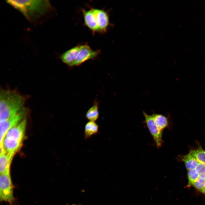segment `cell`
<instances>
[{"label": "cell", "mask_w": 205, "mask_h": 205, "mask_svg": "<svg viewBox=\"0 0 205 205\" xmlns=\"http://www.w3.org/2000/svg\"><path fill=\"white\" fill-rule=\"evenodd\" d=\"M6 2L19 11L34 25L43 23L52 18L56 13L48 0H6Z\"/></svg>", "instance_id": "obj_1"}, {"label": "cell", "mask_w": 205, "mask_h": 205, "mask_svg": "<svg viewBox=\"0 0 205 205\" xmlns=\"http://www.w3.org/2000/svg\"><path fill=\"white\" fill-rule=\"evenodd\" d=\"M28 96L22 95L16 89H1L0 121L6 120L21 112L26 107Z\"/></svg>", "instance_id": "obj_2"}, {"label": "cell", "mask_w": 205, "mask_h": 205, "mask_svg": "<svg viewBox=\"0 0 205 205\" xmlns=\"http://www.w3.org/2000/svg\"><path fill=\"white\" fill-rule=\"evenodd\" d=\"M14 186L11 177L10 170L0 174V201L8 202L9 205H14Z\"/></svg>", "instance_id": "obj_3"}, {"label": "cell", "mask_w": 205, "mask_h": 205, "mask_svg": "<svg viewBox=\"0 0 205 205\" xmlns=\"http://www.w3.org/2000/svg\"><path fill=\"white\" fill-rule=\"evenodd\" d=\"M28 112V109L27 108H26L17 114L6 120L0 121V144H2L8 130L26 118Z\"/></svg>", "instance_id": "obj_4"}, {"label": "cell", "mask_w": 205, "mask_h": 205, "mask_svg": "<svg viewBox=\"0 0 205 205\" xmlns=\"http://www.w3.org/2000/svg\"><path fill=\"white\" fill-rule=\"evenodd\" d=\"M143 114L146 126L155 142L157 147L159 148L162 145L163 142L162 138L163 131L158 127L152 114H148L144 112H143Z\"/></svg>", "instance_id": "obj_5"}, {"label": "cell", "mask_w": 205, "mask_h": 205, "mask_svg": "<svg viewBox=\"0 0 205 205\" xmlns=\"http://www.w3.org/2000/svg\"><path fill=\"white\" fill-rule=\"evenodd\" d=\"M100 52L99 50H92L87 43L81 45L77 58L71 67L78 66L88 60L95 59Z\"/></svg>", "instance_id": "obj_6"}, {"label": "cell", "mask_w": 205, "mask_h": 205, "mask_svg": "<svg viewBox=\"0 0 205 205\" xmlns=\"http://www.w3.org/2000/svg\"><path fill=\"white\" fill-rule=\"evenodd\" d=\"M26 125V118L10 128L5 137L22 142L25 136Z\"/></svg>", "instance_id": "obj_7"}, {"label": "cell", "mask_w": 205, "mask_h": 205, "mask_svg": "<svg viewBox=\"0 0 205 205\" xmlns=\"http://www.w3.org/2000/svg\"><path fill=\"white\" fill-rule=\"evenodd\" d=\"M95 14L99 28V32L104 33L106 32L110 25L109 17L107 11L104 10L92 8Z\"/></svg>", "instance_id": "obj_8"}, {"label": "cell", "mask_w": 205, "mask_h": 205, "mask_svg": "<svg viewBox=\"0 0 205 205\" xmlns=\"http://www.w3.org/2000/svg\"><path fill=\"white\" fill-rule=\"evenodd\" d=\"M85 25L93 33L99 32V28L95 14L92 8L89 9L82 10Z\"/></svg>", "instance_id": "obj_9"}, {"label": "cell", "mask_w": 205, "mask_h": 205, "mask_svg": "<svg viewBox=\"0 0 205 205\" xmlns=\"http://www.w3.org/2000/svg\"><path fill=\"white\" fill-rule=\"evenodd\" d=\"M22 142L5 137L0 145L3 146L4 150L13 156L21 148Z\"/></svg>", "instance_id": "obj_10"}, {"label": "cell", "mask_w": 205, "mask_h": 205, "mask_svg": "<svg viewBox=\"0 0 205 205\" xmlns=\"http://www.w3.org/2000/svg\"><path fill=\"white\" fill-rule=\"evenodd\" d=\"M81 44L75 46L66 51L60 56L62 61L68 66L71 67L76 60L79 53Z\"/></svg>", "instance_id": "obj_11"}, {"label": "cell", "mask_w": 205, "mask_h": 205, "mask_svg": "<svg viewBox=\"0 0 205 205\" xmlns=\"http://www.w3.org/2000/svg\"><path fill=\"white\" fill-rule=\"evenodd\" d=\"M13 156L5 151L0 155V174L5 172L9 170H10V165Z\"/></svg>", "instance_id": "obj_12"}, {"label": "cell", "mask_w": 205, "mask_h": 205, "mask_svg": "<svg viewBox=\"0 0 205 205\" xmlns=\"http://www.w3.org/2000/svg\"><path fill=\"white\" fill-rule=\"evenodd\" d=\"M180 158V160L184 163L186 168L188 171L195 169L198 163L190 153L186 155H181Z\"/></svg>", "instance_id": "obj_13"}, {"label": "cell", "mask_w": 205, "mask_h": 205, "mask_svg": "<svg viewBox=\"0 0 205 205\" xmlns=\"http://www.w3.org/2000/svg\"><path fill=\"white\" fill-rule=\"evenodd\" d=\"M99 126L95 122L90 121L87 122L85 125L84 130V137L88 139L93 136L98 134Z\"/></svg>", "instance_id": "obj_14"}, {"label": "cell", "mask_w": 205, "mask_h": 205, "mask_svg": "<svg viewBox=\"0 0 205 205\" xmlns=\"http://www.w3.org/2000/svg\"><path fill=\"white\" fill-rule=\"evenodd\" d=\"M155 122L161 131L167 127L169 124L168 118L166 116L161 114H152Z\"/></svg>", "instance_id": "obj_15"}, {"label": "cell", "mask_w": 205, "mask_h": 205, "mask_svg": "<svg viewBox=\"0 0 205 205\" xmlns=\"http://www.w3.org/2000/svg\"><path fill=\"white\" fill-rule=\"evenodd\" d=\"M189 153L196 159L198 163L205 165V150L202 147L190 150Z\"/></svg>", "instance_id": "obj_16"}, {"label": "cell", "mask_w": 205, "mask_h": 205, "mask_svg": "<svg viewBox=\"0 0 205 205\" xmlns=\"http://www.w3.org/2000/svg\"><path fill=\"white\" fill-rule=\"evenodd\" d=\"M99 115L98 105L96 103L87 111L86 116L89 121L95 122L98 119Z\"/></svg>", "instance_id": "obj_17"}, {"label": "cell", "mask_w": 205, "mask_h": 205, "mask_svg": "<svg viewBox=\"0 0 205 205\" xmlns=\"http://www.w3.org/2000/svg\"><path fill=\"white\" fill-rule=\"evenodd\" d=\"M188 183L187 187H190L196 181L199 177V176L195 169L188 170L187 172Z\"/></svg>", "instance_id": "obj_18"}, {"label": "cell", "mask_w": 205, "mask_h": 205, "mask_svg": "<svg viewBox=\"0 0 205 205\" xmlns=\"http://www.w3.org/2000/svg\"><path fill=\"white\" fill-rule=\"evenodd\" d=\"M192 186L198 191L205 194V179L199 177L193 183Z\"/></svg>", "instance_id": "obj_19"}, {"label": "cell", "mask_w": 205, "mask_h": 205, "mask_svg": "<svg viewBox=\"0 0 205 205\" xmlns=\"http://www.w3.org/2000/svg\"><path fill=\"white\" fill-rule=\"evenodd\" d=\"M198 173L199 177L205 179V165L198 163L195 169Z\"/></svg>", "instance_id": "obj_20"}, {"label": "cell", "mask_w": 205, "mask_h": 205, "mask_svg": "<svg viewBox=\"0 0 205 205\" xmlns=\"http://www.w3.org/2000/svg\"><path fill=\"white\" fill-rule=\"evenodd\" d=\"M80 205V204H72L71 205Z\"/></svg>", "instance_id": "obj_21"}]
</instances>
